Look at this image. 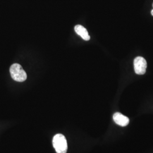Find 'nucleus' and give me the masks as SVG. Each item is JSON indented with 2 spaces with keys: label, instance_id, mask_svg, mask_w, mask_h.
<instances>
[{
  "label": "nucleus",
  "instance_id": "obj_1",
  "mask_svg": "<svg viewBox=\"0 0 153 153\" xmlns=\"http://www.w3.org/2000/svg\"><path fill=\"white\" fill-rule=\"evenodd\" d=\"M10 73L11 78L17 82H23L27 79L26 73L18 64H14L10 66Z\"/></svg>",
  "mask_w": 153,
  "mask_h": 153
},
{
  "label": "nucleus",
  "instance_id": "obj_2",
  "mask_svg": "<svg viewBox=\"0 0 153 153\" xmlns=\"http://www.w3.org/2000/svg\"><path fill=\"white\" fill-rule=\"evenodd\" d=\"M53 146L57 153H66L68 150L67 141L61 134H56L53 138Z\"/></svg>",
  "mask_w": 153,
  "mask_h": 153
},
{
  "label": "nucleus",
  "instance_id": "obj_3",
  "mask_svg": "<svg viewBox=\"0 0 153 153\" xmlns=\"http://www.w3.org/2000/svg\"><path fill=\"white\" fill-rule=\"evenodd\" d=\"M147 68V62L141 56L137 57L134 60V69L135 73L138 75H142L146 73Z\"/></svg>",
  "mask_w": 153,
  "mask_h": 153
},
{
  "label": "nucleus",
  "instance_id": "obj_4",
  "mask_svg": "<svg viewBox=\"0 0 153 153\" xmlns=\"http://www.w3.org/2000/svg\"><path fill=\"white\" fill-rule=\"evenodd\" d=\"M113 119L116 124L121 126H126L129 123V118L120 112H116L113 115Z\"/></svg>",
  "mask_w": 153,
  "mask_h": 153
},
{
  "label": "nucleus",
  "instance_id": "obj_5",
  "mask_svg": "<svg viewBox=\"0 0 153 153\" xmlns=\"http://www.w3.org/2000/svg\"><path fill=\"white\" fill-rule=\"evenodd\" d=\"M76 33L79 35L83 40L88 41L90 39V36L88 33L87 30L81 25H76L74 27Z\"/></svg>",
  "mask_w": 153,
  "mask_h": 153
},
{
  "label": "nucleus",
  "instance_id": "obj_6",
  "mask_svg": "<svg viewBox=\"0 0 153 153\" xmlns=\"http://www.w3.org/2000/svg\"></svg>",
  "mask_w": 153,
  "mask_h": 153
}]
</instances>
